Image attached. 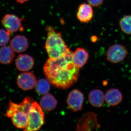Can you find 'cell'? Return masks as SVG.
Returning a JSON list of instances; mask_svg holds the SVG:
<instances>
[{"instance_id":"6da1fadb","label":"cell","mask_w":131,"mask_h":131,"mask_svg":"<svg viewBox=\"0 0 131 131\" xmlns=\"http://www.w3.org/2000/svg\"><path fill=\"white\" fill-rule=\"evenodd\" d=\"M73 53L70 50L56 58H49L43 67L46 79L58 88L66 89L77 82L80 70L73 61Z\"/></svg>"},{"instance_id":"5bb4252c","label":"cell","mask_w":131,"mask_h":131,"mask_svg":"<svg viewBox=\"0 0 131 131\" xmlns=\"http://www.w3.org/2000/svg\"><path fill=\"white\" fill-rule=\"evenodd\" d=\"M89 58L88 52L84 48L78 47L73 52V62L79 69L82 68L86 64Z\"/></svg>"},{"instance_id":"2e32d148","label":"cell","mask_w":131,"mask_h":131,"mask_svg":"<svg viewBox=\"0 0 131 131\" xmlns=\"http://www.w3.org/2000/svg\"><path fill=\"white\" fill-rule=\"evenodd\" d=\"M88 98L90 103L91 105L94 107L100 108L104 103L105 95L102 90L95 89L90 92Z\"/></svg>"},{"instance_id":"9a60e30c","label":"cell","mask_w":131,"mask_h":131,"mask_svg":"<svg viewBox=\"0 0 131 131\" xmlns=\"http://www.w3.org/2000/svg\"><path fill=\"white\" fill-rule=\"evenodd\" d=\"M10 118L13 124L16 128L24 130L28 126V115L24 111H19L16 112Z\"/></svg>"},{"instance_id":"ffe728a7","label":"cell","mask_w":131,"mask_h":131,"mask_svg":"<svg viewBox=\"0 0 131 131\" xmlns=\"http://www.w3.org/2000/svg\"><path fill=\"white\" fill-rule=\"evenodd\" d=\"M121 30L124 33L131 34V15H125L120 19L119 22Z\"/></svg>"},{"instance_id":"9c48e42d","label":"cell","mask_w":131,"mask_h":131,"mask_svg":"<svg viewBox=\"0 0 131 131\" xmlns=\"http://www.w3.org/2000/svg\"><path fill=\"white\" fill-rule=\"evenodd\" d=\"M37 82L35 75L31 72L21 73L16 79L18 86L24 91L32 89L35 87Z\"/></svg>"},{"instance_id":"7c38bea8","label":"cell","mask_w":131,"mask_h":131,"mask_svg":"<svg viewBox=\"0 0 131 131\" xmlns=\"http://www.w3.org/2000/svg\"><path fill=\"white\" fill-rule=\"evenodd\" d=\"M16 68L20 71H27L30 70L34 65V60L32 57L27 54H21L15 60Z\"/></svg>"},{"instance_id":"4fadbf2b","label":"cell","mask_w":131,"mask_h":131,"mask_svg":"<svg viewBox=\"0 0 131 131\" xmlns=\"http://www.w3.org/2000/svg\"><path fill=\"white\" fill-rule=\"evenodd\" d=\"M105 100L108 105L115 106L119 105L123 100L122 93L118 89H110L107 90L105 95Z\"/></svg>"},{"instance_id":"603a6c76","label":"cell","mask_w":131,"mask_h":131,"mask_svg":"<svg viewBox=\"0 0 131 131\" xmlns=\"http://www.w3.org/2000/svg\"><path fill=\"white\" fill-rule=\"evenodd\" d=\"M98 38L96 35H93L90 38V40L93 43H96L98 40Z\"/></svg>"},{"instance_id":"7a4b0ae2","label":"cell","mask_w":131,"mask_h":131,"mask_svg":"<svg viewBox=\"0 0 131 131\" xmlns=\"http://www.w3.org/2000/svg\"><path fill=\"white\" fill-rule=\"evenodd\" d=\"M45 29L47 32V38L45 48L49 58H57L70 50L61 32H57L52 26H46Z\"/></svg>"},{"instance_id":"ac0fdd59","label":"cell","mask_w":131,"mask_h":131,"mask_svg":"<svg viewBox=\"0 0 131 131\" xmlns=\"http://www.w3.org/2000/svg\"><path fill=\"white\" fill-rule=\"evenodd\" d=\"M14 52L8 46H5L0 48V63L3 64L11 63L14 58Z\"/></svg>"},{"instance_id":"d6986e66","label":"cell","mask_w":131,"mask_h":131,"mask_svg":"<svg viewBox=\"0 0 131 131\" xmlns=\"http://www.w3.org/2000/svg\"><path fill=\"white\" fill-rule=\"evenodd\" d=\"M47 79H40L37 82L35 86V91L39 94L45 95L49 93L50 86Z\"/></svg>"},{"instance_id":"7402d4cb","label":"cell","mask_w":131,"mask_h":131,"mask_svg":"<svg viewBox=\"0 0 131 131\" xmlns=\"http://www.w3.org/2000/svg\"><path fill=\"white\" fill-rule=\"evenodd\" d=\"M88 3L95 7L100 6L103 4L104 0H87Z\"/></svg>"},{"instance_id":"44dd1931","label":"cell","mask_w":131,"mask_h":131,"mask_svg":"<svg viewBox=\"0 0 131 131\" xmlns=\"http://www.w3.org/2000/svg\"><path fill=\"white\" fill-rule=\"evenodd\" d=\"M10 33L3 29H0V46H5L9 42Z\"/></svg>"},{"instance_id":"277c9868","label":"cell","mask_w":131,"mask_h":131,"mask_svg":"<svg viewBox=\"0 0 131 131\" xmlns=\"http://www.w3.org/2000/svg\"><path fill=\"white\" fill-rule=\"evenodd\" d=\"M128 53L127 49L124 45L120 44H114L108 47L106 59L112 63H118L124 61Z\"/></svg>"},{"instance_id":"ba28073f","label":"cell","mask_w":131,"mask_h":131,"mask_svg":"<svg viewBox=\"0 0 131 131\" xmlns=\"http://www.w3.org/2000/svg\"><path fill=\"white\" fill-rule=\"evenodd\" d=\"M84 95L77 89L70 92L67 99V103L69 107L74 112L81 110L84 102Z\"/></svg>"},{"instance_id":"52a82bcc","label":"cell","mask_w":131,"mask_h":131,"mask_svg":"<svg viewBox=\"0 0 131 131\" xmlns=\"http://www.w3.org/2000/svg\"><path fill=\"white\" fill-rule=\"evenodd\" d=\"M34 101L31 98L26 97L19 103H16L10 101L9 105L5 115L6 117L11 118L13 114L18 112L22 111L28 114L30 108Z\"/></svg>"},{"instance_id":"8fae6325","label":"cell","mask_w":131,"mask_h":131,"mask_svg":"<svg viewBox=\"0 0 131 131\" xmlns=\"http://www.w3.org/2000/svg\"><path fill=\"white\" fill-rule=\"evenodd\" d=\"M10 46L16 53H21L28 49L29 42L27 38L24 35H19L15 36L10 43Z\"/></svg>"},{"instance_id":"30bf717a","label":"cell","mask_w":131,"mask_h":131,"mask_svg":"<svg viewBox=\"0 0 131 131\" xmlns=\"http://www.w3.org/2000/svg\"><path fill=\"white\" fill-rule=\"evenodd\" d=\"M76 15L78 19L81 23H89L94 17V10L92 6L89 3H81L78 6Z\"/></svg>"},{"instance_id":"3957f363","label":"cell","mask_w":131,"mask_h":131,"mask_svg":"<svg viewBox=\"0 0 131 131\" xmlns=\"http://www.w3.org/2000/svg\"><path fill=\"white\" fill-rule=\"evenodd\" d=\"M28 124L24 131H35L39 130L45 123V115L43 109L34 101L28 114Z\"/></svg>"},{"instance_id":"5b68a950","label":"cell","mask_w":131,"mask_h":131,"mask_svg":"<svg viewBox=\"0 0 131 131\" xmlns=\"http://www.w3.org/2000/svg\"><path fill=\"white\" fill-rule=\"evenodd\" d=\"M100 127V125L98 123L96 114L89 112L78 120L77 130L90 131L96 128L99 129Z\"/></svg>"},{"instance_id":"cb8c5ba5","label":"cell","mask_w":131,"mask_h":131,"mask_svg":"<svg viewBox=\"0 0 131 131\" xmlns=\"http://www.w3.org/2000/svg\"><path fill=\"white\" fill-rule=\"evenodd\" d=\"M17 2L20 3H24L28 1L29 0H15Z\"/></svg>"},{"instance_id":"e0dca14e","label":"cell","mask_w":131,"mask_h":131,"mask_svg":"<svg viewBox=\"0 0 131 131\" xmlns=\"http://www.w3.org/2000/svg\"><path fill=\"white\" fill-rule=\"evenodd\" d=\"M40 106L43 110L46 111H51L56 107L57 101L51 94L45 95L40 99Z\"/></svg>"},{"instance_id":"8992f818","label":"cell","mask_w":131,"mask_h":131,"mask_svg":"<svg viewBox=\"0 0 131 131\" xmlns=\"http://www.w3.org/2000/svg\"><path fill=\"white\" fill-rule=\"evenodd\" d=\"M24 19L20 18L13 14L6 15L2 20V24L8 31L15 33L24 31L22 25Z\"/></svg>"}]
</instances>
